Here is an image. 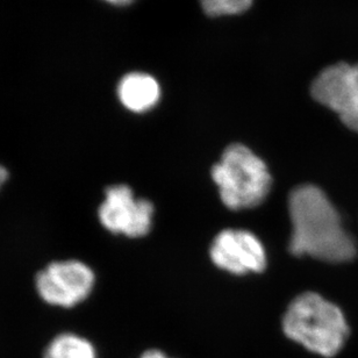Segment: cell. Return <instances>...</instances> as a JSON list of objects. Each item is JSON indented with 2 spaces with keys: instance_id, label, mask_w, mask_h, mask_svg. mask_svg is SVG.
I'll return each mask as SVG.
<instances>
[{
  "instance_id": "8992f818",
  "label": "cell",
  "mask_w": 358,
  "mask_h": 358,
  "mask_svg": "<svg viewBox=\"0 0 358 358\" xmlns=\"http://www.w3.org/2000/svg\"><path fill=\"white\" fill-rule=\"evenodd\" d=\"M310 93L317 103L338 114L347 127L358 131V64L328 66L314 80Z\"/></svg>"
},
{
  "instance_id": "ba28073f",
  "label": "cell",
  "mask_w": 358,
  "mask_h": 358,
  "mask_svg": "<svg viewBox=\"0 0 358 358\" xmlns=\"http://www.w3.org/2000/svg\"><path fill=\"white\" fill-rule=\"evenodd\" d=\"M117 96L127 110L142 113L155 106L161 89L155 78L147 73H128L117 87Z\"/></svg>"
},
{
  "instance_id": "7a4b0ae2",
  "label": "cell",
  "mask_w": 358,
  "mask_h": 358,
  "mask_svg": "<svg viewBox=\"0 0 358 358\" xmlns=\"http://www.w3.org/2000/svg\"><path fill=\"white\" fill-rule=\"evenodd\" d=\"M282 329L287 338L324 357L336 355L349 335L342 310L314 292L303 293L289 303Z\"/></svg>"
},
{
  "instance_id": "6da1fadb",
  "label": "cell",
  "mask_w": 358,
  "mask_h": 358,
  "mask_svg": "<svg viewBox=\"0 0 358 358\" xmlns=\"http://www.w3.org/2000/svg\"><path fill=\"white\" fill-rule=\"evenodd\" d=\"M292 222L289 252L326 262H347L356 256V245L326 193L317 186L303 185L289 198Z\"/></svg>"
},
{
  "instance_id": "277c9868",
  "label": "cell",
  "mask_w": 358,
  "mask_h": 358,
  "mask_svg": "<svg viewBox=\"0 0 358 358\" xmlns=\"http://www.w3.org/2000/svg\"><path fill=\"white\" fill-rule=\"evenodd\" d=\"M154 205L136 198L127 185H113L105 191V200L98 210L100 224L113 234L141 238L148 234L152 224Z\"/></svg>"
},
{
  "instance_id": "30bf717a",
  "label": "cell",
  "mask_w": 358,
  "mask_h": 358,
  "mask_svg": "<svg viewBox=\"0 0 358 358\" xmlns=\"http://www.w3.org/2000/svg\"><path fill=\"white\" fill-rule=\"evenodd\" d=\"M203 12L208 17L236 15L245 13L252 5V0H200Z\"/></svg>"
},
{
  "instance_id": "9c48e42d",
  "label": "cell",
  "mask_w": 358,
  "mask_h": 358,
  "mask_svg": "<svg viewBox=\"0 0 358 358\" xmlns=\"http://www.w3.org/2000/svg\"><path fill=\"white\" fill-rule=\"evenodd\" d=\"M43 358H96V354L91 342L78 335L66 333L49 343Z\"/></svg>"
},
{
  "instance_id": "52a82bcc",
  "label": "cell",
  "mask_w": 358,
  "mask_h": 358,
  "mask_svg": "<svg viewBox=\"0 0 358 358\" xmlns=\"http://www.w3.org/2000/svg\"><path fill=\"white\" fill-rule=\"evenodd\" d=\"M210 259L217 268L234 275L262 272L266 266L264 245L255 234L242 229H226L214 238Z\"/></svg>"
},
{
  "instance_id": "5b68a950",
  "label": "cell",
  "mask_w": 358,
  "mask_h": 358,
  "mask_svg": "<svg viewBox=\"0 0 358 358\" xmlns=\"http://www.w3.org/2000/svg\"><path fill=\"white\" fill-rule=\"evenodd\" d=\"M94 273L80 261L52 262L36 275V289L42 299L52 306H76L90 296Z\"/></svg>"
},
{
  "instance_id": "8fae6325",
  "label": "cell",
  "mask_w": 358,
  "mask_h": 358,
  "mask_svg": "<svg viewBox=\"0 0 358 358\" xmlns=\"http://www.w3.org/2000/svg\"><path fill=\"white\" fill-rule=\"evenodd\" d=\"M141 358H168L166 357L162 352H159V350H148V352H145L143 355L141 356Z\"/></svg>"
},
{
  "instance_id": "3957f363",
  "label": "cell",
  "mask_w": 358,
  "mask_h": 358,
  "mask_svg": "<svg viewBox=\"0 0 358 358\" xmlns=\"http://www.w3.org/2000/svg\"><path fill=\"white\" fill-rule=\"evenodd\" d=\"M212 178L222 203L231 210L259 206L271 187V176L263 159L245 145H231L212 169Z\"/></svg>"
},
{
  "instance_id": "4fadbf2b",
  "label": "cell",
  "mask_w": 358,
  "mask_h": 358,
  "mask_svg": "<svg viewBox=\"0 0 358 358\" xmlns=\"http://www.w3.org/2000/svg\"><path fill=\"white\" fill-rule=\"evenodd\" d=\"M107 3H113V5H119V6H124L133 3L134 0H105Z\"/></svg>"
},
{
  "instance_id": "7c38bea8",
  "label": "cell",
  "mask_w": 358,
  "mask_h": 358,
  "mask_svg": "<svg viewBox=\"0 0 358 358\" xmlns=\"http://www.w3.org/2000/svg\"><path fill=\"white\" fill-rule=\"evenodd\" d=\"M7 178H8V171L3 166H0V189L6 182Z\"/></svg>"
}]
</instances>
